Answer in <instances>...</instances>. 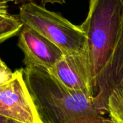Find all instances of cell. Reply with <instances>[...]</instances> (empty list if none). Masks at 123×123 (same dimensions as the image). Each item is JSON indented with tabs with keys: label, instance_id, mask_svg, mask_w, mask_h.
<instances>
[{
	"label": "cell",
	"instance_id": "obj_5",
	"mask_svg": "<svg viewBox=\"0 0 123 123\" xmlns=\"http://www.w3.org/2000/svg\"><path fill=\"white\" fill-rule=\"evenodd\" d=\"M123 81V18L113 51L100 72L92 80L95 108L107 111L108 99Z\"/></svg>",
	"mask_w": 123,
	"mask_h": 123
},
{
	"label": "cell",
	"instance_id": "obj_4",
	"mask_svg": "<svg viewBox=\"0 0 123 123\" xmlns=\"http://www.w3.org/2000/svg\"><path fill=\"white\" fill-rule=\"evenodd\" d=\"M0 115L20 123H42L23 77V68L0 86Z\"/></svg>",
	"mask_w": 123,
	"mask_h": 123
},
{
	"label": "cell",
	"instance_id": "obj_13",
	"mask_svg": "<svg viewBox=\"0 0 123 123\" xmlns=\"http://www.w3.org/2000/svg\"><path fill=\"white\" fill-rule=\"evenodd\" d=\"M12 2V0H0V18L7 17L11 14L8 10L10 7V2Z\"/></svg>",
	"mask_w": 123,
	"mask_h": 123
},
{
	"label": "cell",
	"instance_id": "obj_3",
	"mask_svg": "<svg viewBox=\"0 0 123 123\" xmlns=\"http://www.w3.org/2000/svg\"><path fill=\"white\" fill-rule=\"evenodd\" d=\"M20 20L58 46L65 54L86 53L87 38L80 25L33 2L21 5Z\"/></svg>",
	"mask_w": 123,
	"mask_h": 123
},
{
	"label": "cell",
	"instance_id": "obj_12",
	"mask_svg": "<svg viewBox=\"0 0 123 123\" xmlns=\"http://www.w3.org/2000/svg\"><path fill=\"white\" fill-rule=\"evenodd\" d=\"M35 0H12V2L15 5H23L28 2H33ZM65 0H41V3L43 7H45L46 4H59L64 5L65 3Z\"/></svg>",
	"mask_w": 123,
	"mask_h": 123
},
{
	"label": "cell",
	"instance_id": "obj_2",
	"mask_svg": "<svg viewBox=\"0 0 123 123\" xmlns=\"http://www.w3.org/2000/svg\"><path fill=\"white\" fill-rule=\"evenodd\" d=\"M123 18V0H90L89 10L80 25L86 38V55L92 80L110 57Z\"/></svg>",
	"mask_w": 123,
	"mask_h": 123
},
{
	"label": "cell",
	"instance_id": "obj_14",
	"mask_svg": "<svg viewBox=\"0 0 123 123\" xmlns=\"http://www.w3.org/2000/svg\"><path fill=\"white\" fill-rule=\"evenodd\" d=\"M0 123H20V122L10 119H8L5 117L0 115Z\"/></svg>",
	"mask_w": 123,
	"mask_h": 123
},
{
	"label": "cell",
	"instance_id": "obj_6",
	"mask_svg": "<svg viewBox=\"0 0 123 123\" xmlns=\"http://www.w3.org/2000/svg\"><path fill=\"white\" fill-rule=\"evenodd\" d=\"M18 36V46L24 54L25 67L50 70L65 55L58 46L25 25H23Z\"/></svg>",
	"mask_w": 123,
	"mask_h": 123
},
{
	"label": "cell",
	"instance_id": "obj_8",
	"mask_svg": "<svg viewBox=\"0 0 123 123\" xmlns=\"http://www.w3.org/2000/svg\"><path fill=\"white\" fill-rule=\"evenodd\" d=\"M107 112L111 119L123 123V81L111 93L107 103Z\"/></svg>",
	"mask_w": 123,
	"mask_h": 123
},
{
	"label": "cell",
	"instance_id": "obj_10",
	"mask_svg": "<svg viewBox=\"0 0 123 123\" xmlns=\"http://www.w3.org/2000/svg\"><path fill=\"white\" fill-rule=\"evenodd\" d=\"M67 123H117L111 119L104 118L101 114H87L80 116L69 121Z\"/></svg>",
	"mask_w": 123,
	"mask_h": 123
},
{
	"label": "cell",
	"instance_id": "obj_7",
	"mask_svg": "<svg viewBox=\"0 0 123 123\" xmlns=\"http://www.w3.org/2000/svg\"><path fill=\"white\" fill-rule=\"evenodd\" d=\"M49 71L69 89L94 98L92 76L86 53L65 54Z\"/></svg>",
	"mask_w": 123,
	"mask_h": 123
},
{
	"label": "cell",
	"instance_id": "obj_1",
	"mask_svg": "<svg viewBox=\"0 0 123 123\" xmlns=\"http://www.w3.org/2000/svg\"><path fill=\"white\" fill-rule=\"evenodd\" d=\"M23 77L42 123H67L80 116L101 114L93 97L69 89L44 68L25 67Z\"/></svg>",
	"mask_w": 123,
	"mask_h": 123
},
{
	"label": "cell",
	"instance_id": "obj_11",
	"mask_svg": "<svg viewBox=\"0 0 123 123\" xmlns=\"http://www.w3.org/2000/svg\"><path fill=\"white\" fill-rule=\"evenodd\" d=\"M14 77L12 72L4 62L0 59V86L10 82Z\"/></svg>",
	"mask_w": 123,
	"mask_h": 123
},
{
	"label": "cell",
	"instance_id": "obj_9",
	"mask_svg": "<svg viewBox=\"0 0 123 123\" xmlns=\"http://www.w3.org/2000/svg\"><path fill=\"white\" fill-rule=\"evenodd\" d=\"M23 26L18 15H10L0 18V43L19 34Z\"/></svg>",
	"mask_w": 123,
	"mask_h": 123
}]
</instances>
